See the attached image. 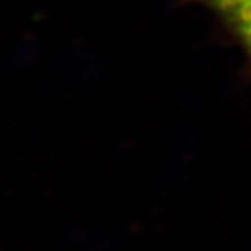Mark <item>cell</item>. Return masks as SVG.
<instances>
[{"instance_id": "cell-1", "label": "cell", "mask_w": 251, "mask_h": 251, "mask_svg": "<svg viewBox=\"0 0 251 251\" xmlns=\"http://www.w3.org/2000/svg\"><path fill=\"white\" fill-rule=\"evenodd\" d=\"M216 14L225 30L243 47L251 65V0H199Z\"/></svg>"}]
</instances>
